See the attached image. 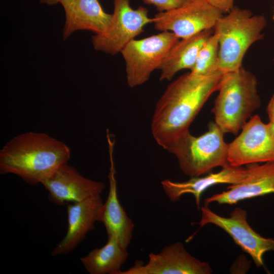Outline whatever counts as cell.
<instances>
[{
	"instance_id": "obj_1",
	"label": "cell",
	"mask_w": 274,
	"mask_h": 274,
	"mask_svg": "<svg viewBox=\"0 0 274 274\" xmlns=\"http://www.w3.org/2000/svg\"><path fill=\"white\" fill-rule=\"evenodd\" d=\"M223 73L208 76L188 72L168 85L158 100L151 121L153 136L168 150L189 127L210 96L218 91Z\"/></svg>"
},
{
	"instance_id": "obj_2",
	"label": "cell",
	"mask_w": 274,
	"mask_h": 274,
	"mask_svg": "<svg viewBox=\"0 0 274 274\" xmlns=\"http://www.w3.org/2000/svg\"><path fill=\"white\" fill-rule=\"evenodd\" d=\"M71 150L64 143L44 132L20 134L0 150V174H11L36 185L67 163Z\"/></svg>"
},
{
	"instance_id": "obj_3",
	"label": "cell",
	"mask_w": 274,
	"mask_h": 274,
	"mask_svg": "<svg viewBox=\"0 0 274 274\" xmlns=\"http://www.w3.org/2000/svg\"><path fill=\"white\" fill-rule=\"evenodd\" d=\"M257 84L256 76L243 66L223 73L212 112L224 133L236 134L260 107Z\"/></svg>"
},
{
	"instance_id": "obj_4",
	"label": "cell",
	"mask_w": 274,
	"mask_h": 274,
	"mask_svg": "<svg viewBox=\"0 0 274 274\" xmlns=\"http://www.w3.org/2000/svg\"><path fill=\"white\" fill-rule=\"evenodd\" d=\"M266 25L263 15L237 7L220 18L213 28L219 41L220 70L225 73L242 67L249 48L263 39Z\"/></svg>"
},
{
	"instance_id": "obj_5",
	"label": "cell",
	"mask_w": 274,
	"mask_h": 274,
	"mask_svg": "<svg viewBox=\"0 0 274 274\" xmlns=\"http://www.w3.org/2000/svg\"><path fill=\"white\" fill-rule=\"evenodd\" d=\"M224 133L215 122L199 136L186 131L170 146L167 151L178 160L182 172L190 177L200 176L217 167L228 164V144Z\"/></svg>"
},
{
	"instance_id": "obj_6",
	"label": "cell",
	"mask_w": 274,
	"mask_h": 274,
	"mask_svg": "<svg viewBox=\"0 0 274 274\" xmlns=\"http://www.w3.org/2000/svg\"><path fill=\"white\" fill-rule=\"evenodd\" d=\"M180 40L174 33L164 31L129 43L121 52L128 85L133 88L147 82Z\"/></svg>"
},
{
	"instance_id": "obj_7",
	"label": "cell",
	"mask_w": 274,
	"mask_h": 274,
	"mask_svg": "<svg viewBox=\"0 0 274 274\" xmlns=\"http://www.w3.org/2000/svg\"><path fill=\"white\" fill-rule=\"evenodd\" d=\"M112 19L106 30L92 37L94 50L112 55L121 53L131 41L153 22L148 10L143 7L131 8L129 0H114Z\"/></svg>"
},
{
	"instance_id": "obj_8",
	"label": "cell",
	"mask_w": 274,
	"mask_h": 274,
	"mask_svg": "<svg viewBox=\"0 0 274 274\" xmlns=\"http://www.w3.org/2000/svg\"><path fill=\"white\" fill-rule=\"evenodd\" d=\"M200 210L201 218L196 223L199 225V229L209 224L221 228L251 256L258 268L265 267L263 256L267 252H274V238L263 237L253 229L247 220V211L236 208L229 217H224L213 212L206 204Z\"/></svg>"
},
{
	"instance_id": "obj_9",
	"label": "cell",
	"mask_w": 274,
	"mask_h": 274,
	"mask_svg": "<svg viewBox=\"0 0 274 274\" xmlns=\"http://www.w3.org/2000/svg\"><path fill=\"white\" fill-rule=\"evenodd\" d=\"M222 14L205 0H189L180 7L156 14L153 23L156 30L172 32L181 39L213 29Z\"/></svg>"
},
{
	"instance_id": "obj_10",
	"label": "cell",
	"mask_w": 274,
	"mask_h": 274,
	"mask_svg": "<svg viewBox=\"0 0 274 274\" xmlns=\"http://www.w3.org/2000/svg\"><path fill=\"white\" fill-rule=\"evenodd\" d=\"M239 134L228 144V161L233 166L274 161V136L258 115L251 116Z\"/></svg>"
},
{
	"instance_id": "obj_11",
	"label": "cell",
	"mask_w": 274,
	"mask_h": 274,
	"mask_svg": "<svg viewBox=\"0 0 274 274\" xmlns=\"http://www.w3.org/2000/svg\"><path fill=\"white\" fill-rule=\"evenodd\" d=\"M210 265L191 255L177 242L165 247L159 253H151L148 262L136 261L133 266L119 274H211Z\"/></svg>"
},
{
	"instance_id": "obj_12",
	"label": "cell",
	"mask_w": 274,
	"mask_h": 274,
	"mask_svg": "<svg viewBox=\"0 0 274 274\" xmlns=\"http://www.w3.org/2000/svg\"><path fill=\"white\" fill-rule=\"evenodd\" d=\"M42 184L48 192L49 200L57 205L82 201L100 194L105 188L104 183L85 177L67 163Z\"/></svg>"
},
{
	"instance_id": "obj_13",
	"label": "cell",
	"mask_w": 274,
	"mask_h": 274,
	"mask_svg": "<svg viewBox=\"0 0 274 274\" xmlns=\"http://www.w3.org/2000/svg\"><path fill=\"white\" fill-rule=\"evenodd\" d=\"M103 206L100 194L67 204L66 233L51 251V256L66 254L75 249L87 233L95 228L94 223L100 221Z\"/></svg>"
},
{
	"instance_id": "obj_14",
	"label": "cell",
	"mask_w": 274,
	"mask_h": 274,
	"mask_svg": "<svg viewBox=\"0 0 274 274\" xmlns=\"http://www.w3.org/2000/svg\"><path fill=\"white\" fill-rule=\"evenodd\" d=\"M248 174L226 191L205 199V204L216 202L232 205L245 199L274 194V161L247 165Z\"/></svg>"
},
{
	"instance_id": "obj_15",
	"label": "cell",
	"mask_w": 274,
	"mask_h": 274,
	"mask_svg": "<svg viewBox=\"0 0 274 274\" xmlns=\"http://www.w3.org/2000/svg\"><path fill=\"white\" fill-rule=\"evenodd\" d=\"M247 167L228 164L217 173H210L203 176L191 177L185 182H174L166 179L161 182L164 191L169 200L176 201L185 194H191L195 198L198 210L200 209V198L208 188L217 184H236L247 175Z\"/></svg>"
},
{
	"instance_id": "obj_16",
	"label": "cell",
	"mask_w": 274,
	"mask_h": 274,
	"mask_svg": "<svg viewBox=\"0 0 274 274\" xmlns=\"http://www.w3.org/2000/svg\"><path fill=\"white\" fill-rule=\"evenodd\" d=\"M111 162L109 174V190L107 200L104 203L100 222L106 229L108 238H114L127 248L132 237L134 224L120 204L117 193L115 169L113 161L114 142L108 140Z\"/></svg>"
},
{
	"instance_id": "obj_17",
	"label": "cell",
	"mask_w": 274,
	"mask_h": 274,
	"mask_svg": "<svg viewBox=\"0 0 274 274\" xmlns=\"http://www.w3.org/2000/svg\"><path fill=\"white\" fill-rule=\"evenodd\" d=\"M61 6L65 13L64 40L78 30L101 33L112 19V15L105 12L98 0H71Z\"/></svg>"
},
{
	"instance_id": "obj_18",
	"label": "cell",
	"mask_w": 274,
	"mask_h": 274,
	"mask_svg": "<svg viewBox=\"0 0 274 274\" xmlns=\"http://www.w3.org/2000/svg\"><path fill=\"white\" fill-rule=\"evenodd\" d=\"M213 33V29H208L180 40L170 50L158 69L161 71L160 80H170L181 70H191L200 49Z\"/></svg>"
},
{
	"instance_id": "obj_19",
	"label": "cell",
	"mask_w": 274,
	"mask_h": 274,
	"mask_svg": "<svg viewBox=\"0 0 274 274\" xmlns=\"http://www.w3.org/2000/svg\"><path fill=\"white\" fill-rule=\"evenodd\" d=\"M128 256L127 248L116 239L108 238L103 247L92 250L80 261L90 274H119Z\"/></svg>"
},
{
	"instance_id": "obj_20",
	"label": "cell",
	"mask_w": 274,
	"mask_h": 274,
	"mask_svg": "<svg viewBox=\"0 0 274 274\" xmlns=\"http://www.w3.org/2000/svg\"><path fill=\"white\" fill-rule=\"evenodd\" d=\"M219 71H221L219 41L217 36L213 33L200 49L190 72L196 75L208 76Z\"/></svg>"
},
{
	"instance_id": "obj_21",
	"label": "cell",
	"mask_w": 274,
	"mask_h": 274,
	"mask_svg": "<svg viewBox=\"0 0 274 274\" xmlns=\"http://www.w3.org/2000/svg\"><path fill=\"white\" fill-rule=\"evenodd\" d=\"M189 0H143L147 4L154 6L159 11L165 12L180 7Z\"/></svg>"
},
{
	"instance_id": "obj_22",
	"label": "cell",
	"mask_w": 274,
	"mask_h": 274,
	"mask_svg": "<svg viewBox=\"0 0 274 274\" xmlns=\"http://www.w3.org/2000/svg\"><path fill=\"white\" fill-rule=\"evenodd\" d=\"M222 13H228L234 6V0H205Z\"/></svg>"
},
{
	"instance_id": "obj_23",
	"label": "cell",
	"mask_w": 274,
	"mask_h": 274,
	"mask_svg": "<svg viewBox=\"0 0 274 274\" xmlns=\"http://www.w3.org/2000/svg\"><path fill=\"white\" fill-rule=\"evenodd\" d=\"M266 112L269 121H274V94L271 97L267 105Z\"/></svg>"
},
{
	"instance_id": "obj_24",
	"label": "cell",
	"mask_w": 274,
	"mask_h": 274,
	"mask_svg": "<svg viewBox=\"0 0 274 274\" xmlns=\"http://www.w3.org/2000/svg\"><path fill=\"white\" fill-rule=\"evenodd\" d=\"M70 0H39L40 3L48 6H53L58 4L61 5L68 2Z\"/></svg>"
},
{
	"instance_id": "obj_25",
	"label": "cell",
	"mask_w": 274,
	"mask_h": 274,
	"mask_svg": "<svg viewBox=\"0 0 274 274\" xmlns=\"http://www.w3.org/2000/svg\"><path fill=\"white\" fill-rule=\"evenodd\" d=\"M267 125L270 132L274 136V121H269Z\"/></svg>"
},
{
	"instance_id": "obj_26",
	"label": "cell",
	"mask_w": 274,
	"mask_h": 274,
	"mask_svg": "<svg viewBox=\"0 0 274 274\" xmlns=\"http://www.w3.org/2000/svg\"><path fill=\"white\" fill-rule=\"evenodd\" d=\"M273 20H274V9H273Z\"/></svg>"
},
{
	"instance_id": "obj_27",
	"label": "cell",
	"mask_w": 274,
	"mask_h": 274,
	"mask_svg": "<svg viewBox=\"0 0 274 274\" xmlns=\"http://www.w3.org/2000/svg\"><path fill=\"white\" fill-rule=\"evenodd\" d=\"M273 60H274V57H273Z\"/></svg>"
}]
</instances>
